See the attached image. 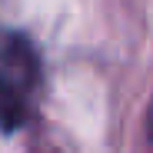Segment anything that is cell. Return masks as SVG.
Returning a JSON list of instances; mask_svg holds the SVG:
<instances>
[{
	"instance_id": "obj_1",
	"label": "cell",
	"mask_w": 153,
	"mask_h": 153,
	"mask_svg": "<svg viewBox=\"0 0 153 153\" xmlns=\"http://www.w3.org/2000/svg\"><path fill=\"white\" fill-rule=\"evenodd\" d=\"M40 60L27 37H4L0 43V126L17 130L30 117Z\"/></svg>"
},
{
	"instance_id": "obj_2",
	"label": "cell",
	"mask_w": 153,
	"mask_h": 153,
	"mask_svg": "<svg viewBox=\"0 0 153 153\" xmlns=\"http://www.w3.org/2000/svg\"><path fill=\"white\" fill-rule=\"evenodd\" d=\"M146 133L153 140V100H150V107H146Z\"/></svg>"
}]
</instances>
